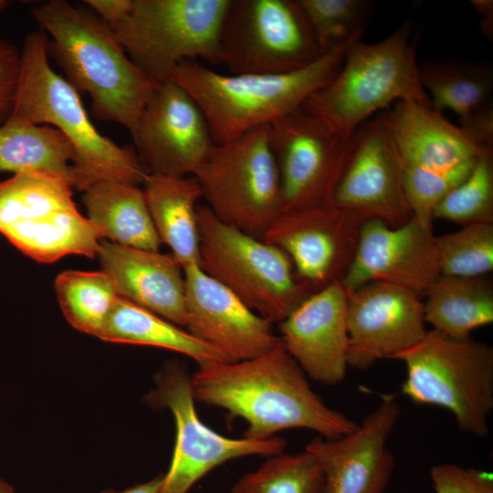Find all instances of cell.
<instances>
[{
	"mask_svg": "<svg viewBox=\"0 0 493 493\" xmlns=\"http://www.w3.org/2000/svg\"><path fill=\"white\" fill-rule=\"evenodd\" d=\"M98 338L170 350L192 358L198 365L224 362L218 352L187 330L121 297L116 299Z\"/></svg>",
	"mask_w": 493,
	"mask_h": 493,
	"instance_id": "29",
	"label": "cell"
},
{
	"mask_svg": "<svg viewBox=\"0 0 493 493\" xmlns=\"http://www.w3.org/2000/svg\"><path fill=\"white\" fill-rule=\"evenodd\" d=\"M0 233L24 254L42 263L68 255L95 257L104 238L101 231L77 207L38 220L15 223Z\"/></svg>",
	"mask_w": 493,
	"mask_h": 493,
	"instance_id": "26",
	"label": "cell"
},
{
	"mask_svg": "<svg viewBox=\"0 0 493 493\" xmlns=\"http://www.w3.org/2000/svg\"><path fill=\"white\" fill-rule=\"evenodd\" d=\"M298 0H229L218 37V63L231 74H284L321 57Z\"/></svg>",
	"mask_w": 493,
	"mask_h": 493,
	"instance_id": "10",
	"label": "cell"
},
{
	"mask_svg": "<svg viewBox=\"0 0 493 493\" xmlns=\"http://www.w3.org/2000/svg\"><path fill=\"white\" fill-rule=\"evenodd\" d=\"M143 192L154 228L183 269L200 266L197 220L202 192L193 176L172 177L147 173Z\"/></svg>",
	"mask_w": 493,
	"mask_h": 493,
	"instance_id": "24",
	"label": "cell"
},
{
	"mask_svg": "<svg viewBox=\"0 0 493 493\" xmlns=\"http://www.w3.org/2000/svg\"><path fill=\"white\" fill-rule=\"evenodd\" d=\"M412 26L406 20L377 43L351 42L334 79L302 105L346 138L394 100L432 105L420 82Z\"/></svg>",
	"mask_w": 493,
	"mask_h": 493,
	"instance_id": "5",
	"label": "cell"
},
{
	"mask_svg": "<svg viewBox=\"0 0 493 493\" xmlns=\"http://www.w3.org/2000/svg\"><path fill=\"white\" fill-rule=\"evenodd\" d=\"M87 218L110 242L159 251L161 240L154 228L143 189L139 185L101 181L83 191Z\"/></svg>",
	"mask_w": 493,
	"mask_h": 493,
	"instance_id": "25",
	"label": "cell"
},
{
	"mask_svg": "<svg viewBox=\"0 0 493 493\" xmlns=\"http://www.w3.org/2000/svg\"><path fill=\"white\" fill-rule=\"evenodd\" d=\"M48 41L43 31L29 32L24 40L19 85L10 119L52 125L69 140L75 150L74 188L79 191L101 181L142 184L148 172L139 156L99 132L79 91L51 68Z\"/></svg>",
	"mask_w": 493,
	"mask_h": 493,
	"instance_id": "3",
	"label": "cell"
},
{
	"mask_svg": "<svg viewBox=\"0 0 493 493\" xmlns=\"http://www.w3.org/2000/svg\"><path fill=\"white\" fill-rule=\"evenodd\" d=\"M278 165L281 212L332 203L351 146L303 105L269 125Z\"/></svg>",
	"mask_w": 493,
	"mask_h": 493,
	"instance_id": "12",
	"label": "cell"
},
{
	"mask_svg": "<svg viewBox=\"0 0 493 493\" xmlns=\"http://www.w3.org/2000/svg\"><path fill=\"white\" fill-rule=\"evenodd\" d=\"M420 82L437 110H452L459 126L493 143V74L487 66L458 61H423Z\"/></svg>",
	"mask_w": 493,
	"mask_h": 493,
	"instance_id": "23",
	"label": "cell"
},
{
	"mask_svg": "<svg viewBox=\"0 0 493 493\" xmlns=\"http://www.w3.org/2000/svg\"><path fill=\"white\" fill-rule=\"evenodd\" d=\"M75 150L61 131L50 126L9 119L0 126V173H42L74 187Z\"/></svg>",
	"mask_w": 493,
	"mask_h": 493,
	"instance_id": "27",
	"label": "cell"
},
{
	"mask_svg": "<svg viewBox=\"0 0 493 493\" xmlns=\"http://www.w3.org/2000/svg\"><path fill=\"white\" fill-rule=\"evenodd\" d=\"M163 477V475H159L152 480L128 488L122 491L107 489L101 493H161Z\"/></svg>",
	"mask_w": 493,
	"mask_h": 493,
	"instance_id": "41",
	"label": "cell"
},
{
	"mask_svg": "<svg viewBox=\"0 0 493 493\" xmlns=\"http://www.w3.org/2000/svg\"><path fill=\"white\" fill-rule=\"evenodd\" d=\"M401 411L396 394H382L353 431L333 439L318 436L306 446L321 467L323 493H388L395 459L387 444Z\"/></svg>",
	"mask_w": 493,
	"mask_h": 493,
	"instance_id": "17",
	"label": "cell"
},
{
	"mask_svg": "<svg viewBox=\"0 0 493 493\" xmlns=\"http://www.w3.org/2000/svg\"><path fill=\"white\" fill-rule=\"evenodd\" d=\"M200 267L254 312L281 322L312 292L279 247L227 226L198 205Z\"/></svg>",
	"mask_w": 493,
	"mask_h": 493,
	"instance_id": "7",
	"label": "cell"
},
{
	"mask_svg": "<svg viewBox=\"0 0 493 493\" xmlns=\"http://www.w3.org/2000/svg\"><path fill=\"white\" fill-rule=\"evenodd\" d=\"M476 160L446 170L403 166L404 188L412 217L432 226L435 208L469 174Z\"/></svg>",
	"mask_w": 493,
	"mask_h": 493,
	"instance_id": "36",
	"label": "cell"
},
{
	"mask_svg": "<svg viewBox=\"0 0 493 493\" xmlns=\"http://www.w3.org/2000/svg\"><path fill=\"white\" fill-rule=\"evenodd\" d=\"M32 15L50 36L48 52L68 81L89 95L94 117L122 125L131 134L159 83L127 56L113 29L91 12L50 0L35 6Z\"/></svg>",
	"mask_w": 493,
	"mask_h": 493,
	"instance_id": "2",
	"label": "cell"
},
{
	"mask_svg": "<svg viewBox=\"0 0 493 493\" xmlns=\"http://www.w3.org/2000/svg\"><path fill=\"white\" fill-rule=\"evenodd\" d=\"M430 478L435 493H493V476L485 470L453 463L433 466Z\"/></svg>",
	"mask_w": 493,
	"mask_h": 493,
	"instance_id": "37",
	"label": "cell"
},
{
	"mask_svg": "<svg viewBox=\"0 0 493 493\" xmlns=\"http://www.w3.org/2000/svg\"><path fill=\"white\" fill-rule=\"evenodd\" d=\"M132 0H87L92 8L111 28L118 25L131 9Z\"/></svg>",
	"mask_w": 493,
	"mask_h": 493,
	"instance_id": "39",
	"label": "cell"
},
{
	"mask_svg": "<svg viewBox=\"0 0 493 493\" xmlns=\"http://www.w3.org/2000/svg\"><path fill=\"white\" fill-rule=\"evenodd\" d=\"M393 359L406 367L402 394L415 404L448 410L460 432L479 438L488 435L493 410V349L489 345L431 330Z\"/></svg>",
	"mask_w": 493,
	"mask_h": 493,
	"instance_id": "6",
	"label": "cell"
},
{
	"mask_svg": "<svg viewBox=\"0 0 493 493\" xmlns=\"http://www.w3.org/2000/svg\"><path fill=\"white\" fill-rule=\"evenodd\" d=\"M440 276L432 226L412 217L392 227L372 218L362 225L353 258L341 282L347 293L380 281L408 288L421 298Z\"/></svg>",
	"mask_w": 493,
	"mask_h": 493,
	"instance_id": "15",
	"label": "cell"
},
{
	"mask_svg": "<svg viewBox=\"0 0 493 493\" xmlns=\"http://www.w3.org/2000/svg\"><path fill=\"white\" fill-rule=\"evenodd\" d=\"M97 256L120 297L185 327L184 274L172 253L101 241Z\"/></svg>",
	"mask_w": 493,
	"mask_h": 493,
	"instance_id": "21",
	"label": "cell"
},
{
	"mask_svg": "<svg viewBox=\"0 0 493 493\" xmlns=\"http://www.w3.org/2000/svg\"><path fill=\"white\" fill-rule=\"evenodd\" d=\"M473 6L481 15L480 28L482 33L492 39L493 36V1L492 0H472Z\"/></svg>",
	"mask_w": 493,
	"mask_h": 493,
	"instance_id": "40",
	"label": "cell"
},
{
	"mask_svg": "<svg viewBox=\"0 0 493 493\" xmlns=\"http://www.w3.org/2000/svg\"><path fill=\"white\" fill-rule=\"evenodd\" d=\"M55 290L68 322L97 338L120 297L113 280L103 270L64 271L55 280Z\"/></svg>",
	"mask_w": 493,
	"mask_h": 493,
	"instance_id": "30",
	"label": "cell"
},
{
	"mask_svg": "<svg viewBox=\"0 0 493 493\" xmlns=\"http://www.w3.org/2000/svg\"><path fill=\"white\" fill-rule=\"evenodd\" d=\"M387 114L403 166L446 170L493 151V143L451 123L433 105L400 100Z\"/></svg>",
	"mask_w": 493,
	"mask_h": 493,
	"instance_id": "22",
	"label": "cell"
},
{
	"mask_svg": "<svg viewBox=\"0 0 493 493\" xmlns=\"http://www.w3.org/2000/svg\"><path fill=\"white\" fill-rule=\"evenodd\" d=\"M21 72V49L0 38V126L12 116Z\"/></svg>",
	"mask_w": 493,
	"mask_h": 493,
	"instance_id": "38",
	"label": "cell"
},
{
	"mask_svg": "<svg viewBox=\"0 0 493 493\" xmlns=\"http://www.w3.org/2000/svg\"><path fill=\"white\" fill-rule=\"evenodd\" d=\"M187 331L226 362L262 355L279 341L273 324L254 312L200 266L184 269Z\"/></svg>",
	"mask_w": 493,
	"mask_h": 493,
	"instance_id": "19",
	"label": "cell"
},
{
	"mask_svg": "<svg viewBox=\"0 0 493 493\" xmlns=\"http://www.w3.org/2000/svg\"><path fill=\"white\" fill-rule=\"evenodd\" d=\"M131 136L146 171L172 177L193 175L214 144L202 110L173 79L157 85Z\"/></svg>",
	"mask_w": 493,
	"mask_h": 493,
	"instance_id": "16",
	"label": "cell"
},
{
	"mask_svg": "<svg viewBox=\"0 0 493 493\" xmlns=\"http://www.w3.org/2000/svg\"><path fill=\"white\" fill-rule=\"evenodd\" d=\"M433 218L462 226L493 223V151L476 160L469 174L436 205Z\"/></svg>",
	"mask_w": 493,
	"mask_h": 493,
	"instance_id": "34",
	"label": "cell"
},
{
	"mask_svg": "<svg viewBox=\"0 0 493 493\" xmlns=\"http://www.w3.org/2000/svg\"><path fill=\"white\" fill-rule=\"evenodd\" d=\"M195 401L244 419V437L267 439L280 431L304 428L333 439L358 424L328 406L280 339L268 351L236 362L214 361L191 375Z\"/></svg>",
	"mask_w": 493,
	"mask_h": 493,
	"instance_id": "1",
	"label": "cell"
},
{
	"mask_svg": "<svg viewBox=\"0 0 493 493\" xmlns=\"http://www.w3.org/2000/svg\"><path fill=\"white\" fill-rule=\"evenodd\" d=\"M362 215L333 203L281 212L262 240L283 250L311 292L346 273L356 250Z\"/></svg>",
	"mask_w": 493,
	"mask_h": 493,
	"instance_id": "14",
	"label": "cell"
},
{
	"mask_svg": "<svg viewBox=\"0 0 493 493\" xmlns=\"http://www.w3.org/2000/svg\"><path fill=\"white\" fill-rule=\"evenodd\" d=\"M0 493H16L13 487L0 477Z\"/></svg>",
	"mask_w": 493,
	"mask_h": 493,
	"instance_id": "42",
	"label": "cell"
},
{
	"mask_svg": "<svg viewBox=\"0 0 493 493\" xmlns=\"http://www.w3.org/2000/svg\"><path fill=\"white\" fill-rule=\"evenodd\" d=\"M315 36L321 55L362 39L371 19L365 0H298Z\"/></svg>",
	"mask_w": 493,
	"mask_h": 493,
	"instance_id": "33",
	"label": "cell"
},
{
	"mask_svg": "<svg viewBox=\"0 0 493 493\" xmlns=\"http://www.w3.org/2000/svg\"><path fill=\"white\" fill-rule=\"evenodd\" d=\"M424 304L432 330L458 339L493 322V290L479 278L440 276L428 288Z\"/></svg>",
	"mask_w": 493,
	"mask_h": 493,
	"instance_id": "28",
	"label": "cell"
},
{
	"mask_svg": "<svg viewBox=\"0 0 493 493\" xmlns=\"http://www.w3.org/2000/svg\"><path fill=\"white\" fill-rule=\"evenodd\" d=\"M332 203L392 227L412 218L403 183V163L387 112L368 119L351 134Z\"/></svg>",
	"mask_w": 493,
	"mask_h": 493,
	"instance_id": "13",
	"label": "cell"
},
{
	"mask_svg": "<svg viewBox=\"0 0 493 493\" xmlns=\"http://www.w3.org/2000/svg\"><path fill=\"white\" fill-rule=\"evenodd\" d=\"M193 176L214 215L254 237L262 239L281 213L269 125L214 143Z\"/></svg>",
	"mask_w": 493,
	"mask_h": 493,
	"instance_id": "8",
	"label": "cell"
},
{
	"mask_svg": "<svg viewBox=\"0 0 493 493\" xmlns=\"http://www.w3.org/2000/svg\"><path fill=\"white\" fill-rule=\"evenodd\" d=\"M229 0H132L112 27L130 58L155 82L185 60L218 63V37Z\"/></svg>",
	"mask_w": 493,
	"mask_h": 493,
	"instance_id": "9",
	"label": "cell"
},
{
	"mask_svg": "<svg viewBox=\"0 0 493 493\" xmlns=\"http://www.w3.org/2000/svg\"><path fill=\"white\" fill-rule=\"evenodd\" d=\"M348 366L366 371L393 359L427 332L424 304L412 290L387 282H371L348 293Z\"/></svg>",
	"mask_w": 493,
	"mask_h": 493,
	"instance_id": "18",
	"label": "cell"
},
{
	"mask_svg": "<svg viewBox=\"0 0 493 493\" xmlns=\"http://www.w3.org/2000/svg\"><path fill=\"white\" fill-rule=\"evenodd\" d=\"M154 388L144 396L152 408L168 409L176 435L161 493H188L192 487L218 466L243 456H273L285 451V439L231 438L205 425L195 409L191 376L178 362H167L154 376Z\"/></svg>",
	"mask_w": 493,
	"mask_h": 493,
	"instance_id": "11",
	"label": "cell"
},
{
	"mask_svg": "<svg viewBox=\"0 0 493 493\" xmlns=\"http://www.w3.org/2000/svg\"><path fill=\"white\" fill-rule=\"evenodd\" d=\"M442 276L479 278L493 269V223H473L436 236Z\"/></svg>",
	"mask_w": 493,
	"mask_h": 493,
	"instance_id": "35",
	"label": "cell"
},
{
	"mask_svg": "<svg viewBox=\"0 0 493 493\" xmlns=\"http://www.w3.org/2000/svg\"><path fill=\"white\" fill-rule=\"evenodd\" d=\"M65 180L42 173H23L0 183V230L77 207Z\"/></svg>",
	"mask_w": 493,
	"mask_h": 493,
	"instance_id": "31",
	"label": "cell"
},
{
	"mask_svg": "<svg viewBox=\"0 0 493 493\" xmlns=\"http://www.w3.org/2000/svg\"><path fill=\"white\" fill-rule=\"evenodd\" d=\"M350 44L289 73L225 75L198 60H185L177 66L171 79L183 87L200 108L214 143H223L270 125L301 106L334 79Z\"/></svg>",
	"mask_w": 493,
	"mask_h": 493,
	"instance_id": "4",
	"label": "cell"
},
{
	"mask_svg": "<svg viewBox=\"0 0 493 493\" xmlns=\"http://www.w3.org/2000/svg\"><path fill=\"white\" fill-rule=\"evenodd\" d=\"M9 3L5 0H0V13L3 12Z\"/></svg>",
	"mask_w": 493,
	"mask_h": 493,
	"instance_id": "43",
	"label": "cell"
},
{
	"mask_svg": "<svg viewBox=\"0 0 493 493\" xmlns=\"http://www.w3.org/2000/svg\"><path fill=\"white\" fill-rule=\"evenodd\" d=\"M348 293L341 280L309 295L278 324L279 339L307 377L341 383L348 367Z\"/></svg>",
	"mask_w": 493,
	"mask_h": 493,
	"instance_id": "20",
	"label": "cell"
},
{
	"mask_svg": "<svg viewBox=\"0 0 493 493\" xmlns=\"http://www.w3.org/2000/svg\"><path fill=\"white\" fill-rule=\"evenodd\" d=\"M324 477L308 450L269 456L257 469L242 476L231 493H323Z\"/></svg>",
	"mask_w": 493,
	"mask_h": 493,
	"instance_id": "32",
	"label": "cell"
}]
</instances>
